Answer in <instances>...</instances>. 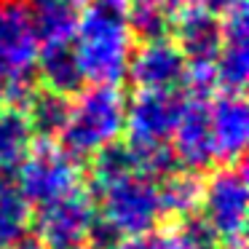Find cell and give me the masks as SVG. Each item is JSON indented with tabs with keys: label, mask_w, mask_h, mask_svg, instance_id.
I'll use <instances>...</instances> for the list:
<instances>
[{
	"label": "cell",
	"mask_w": 249,
	"mask_h": 249,
	"mask_svg": "<svg viewBox=\"0 0 249 249\" xmlns=\"http://www.w3.org/2000/svg\"><path fill=\"white\" fill-rule=\"evenodd\" d=\"M131 0H89L78 17L75 49L83 81L91 86H121L126 78L134 35L129 30Z\"/></svg>",
	"instance_id": "obj_1"
},
{
	"label": "cell",
	"mask_w": 249,
	"mask_h": 249,
	"mask_svg": "<svg viewBox=\"0 0 249 249\" xmlns=\"http://www.w3.org/2000/svg\"><path fill=\"white\" fill-rule=\"evenodd\" d=\"M126 124V97L121 86H91L75 94L62 129L65 150L72 158H91L121 140Z\"/></svg>",
	"instance_id": "obj_2"
},
{
	"label": "cell",
	"mask_w": 249,
	"mask_h": 249,
	"mask_svg": "<svg viewBox=\"0 0 249 249\" xmlns=\"http://www.w3.org/2000/svg\"><path fill=\"white\" fill-rule=\"evenodd\" d=\"M247 172L244 163H222L204 179V225L222 249H247Z\"/></svg>",
	"instance_id": "obj_3"
},
{
	"label": "cell",
	"mask_w": 249,
	"mask_h": 249,
	"mask_svg": "<svg viewBox=\"0 0 249 249\" xmlns=\"http://www.w3.org/2000/svg\"><path fill=\"white\" fill-rule=\"evenodd\" d=\"M81 166L78 161L56 145V140H35L24 161L19 163V193L30 206H43L81 188Z\"/></svg>",
	"instance_id": "obj_4"
},
{
	"label": "cell",
	"mask_w": 249,
	"mask_h": 249,
	"mask_svg": "<svg viewBox=\"0 0 249 249\" xmlns=\"http://www.w3.org/2000/svg\"><path fill=\"white\" fill-rule=\"evenodd\" d=\"M97 198L99 217L121 238L156 231V225L163 220L161 204H158V185L145 174H129L107 185L97 193Z\"/></svg>",
	"instance_id": "obj_5"
},
{
	"label": "cell",
	"mask_w": 249,
	"mask_h": 249,
	"mask_svg": "<svg viewBox=\"0 0 249 249\" xmlns=\"http://www.w3.org/2000/svg\"><path fill=\"white\" fill-rule=\"evenodd\" d=\"M38 54L33 8L24 0H0V89L33 81Z\"/></svg>",
	"instance_id": "obj_6"
},
{
	"label": "cell",
	"mask_w": 249,
	"mask_h": 249,
	"mask_svg": "<svg viewBox=\"0 0 249 249\" xmlns=\"http://www.w3.org/2000/svg\"><path fill=\"white\" fill-rule=\"evenodd\" d=\"M97 217V201L83 188L70 190L67 196L38 206L33 217L35 238L43 249H78L86 241V233Z\"/></svg>",
	"instance_id": "obj_7"
},
{
	"label": "cell",
	"mask_w": 249,
	"mask_h": 249,
	"mask_svg": "<svg viewBox=\"0 0 249 249\" xmlns=\"http://www.w3.org/2000/svg\"><path fill=\"white\" fill-rule=\"evenodd\" d=\"M185 97L174 91H137L126 105L124 131L129 134L131 147L166 145L179 121Z\"/></svg>",
	"instance_id": "obj_8"
},
{
	"label": "cell",
	"mask_w": 249,
	"mask_h": 249,
	"mask_svg": "<svg viewBox=\"0 0 249 249\" xmlns=\"http://www.w3.org/2000/svg\"><path fill=\"white\" fill-rule=\"evenodd\" d=\"M188 59L177 49L172 38H153L142 40L131 49L126 78L137 86V91H174L185 81Z\"/></svg>",
	"instance_id": "obj_9"
},
{
	"label": "cell",
	"mask_w": 249,
	"mask_h": 249,
	"mask_svg": "<svg viewBox=\"0 0 249 249\" xmlns=\"http://www.w3.org/2000/svg\"><path fill=\"white\" fill-rule=\"evenodd\" d=\"M169 30L188 62H214L222 46V19L214 11L188 0L169 17Z\"/></svg>",
	"instance_id": "obj_10"
},
{
	"label": "cell",
	"mask_w": 249,
	"mask_h": 249,
	"mask_svg": "<svg viewBox=\"0 0 249 249\" xmlns=\"http://www.w3.org/2000/svg\"><path fill=\"white\" fill-rule=\"evenodd\" d=\"M209 137L214 161L238 163L244 158L249 137V107L244 94L222 91L209 102Z\"/></svg>",
	"instance_id": "obj_11"
},
{
	"label": "cell",
	"mask_w": 249,
	"mask_h": 249,
	"mask_svg": "<svg viewBox=\"0 0 249 249\" xmlns=\"http://www.w3.org/2000/svg\"><path fill=\"white\" fill-rule=\"evenodd\" d=\"M174 161L190 172H204L212 166V137H209V99L185 97L179 121L172 131Z\"/></svg>",
	"instance_id": "obj_12"
},
{
	"label": "cell",
	"mask_w": 249,
	"mask_h": 249,
	"mask_svg": "<svg viewBox=\"0 0 249 249\" xmlns=\"http://www.w3.org/2000/svg\"><path fill=\"white\" fill-rule=\"evenodd\" d=\"M217 89L244 94L249 81V22L247 6L222 17V46L214 56Z\"/></svg>",
	"instance_id": "obj_13"
},
{
	"label": "cell",
	"mask_w": 249,
	"mask_h": 249,
	"mask_svg": "<svg viewBox=\"0 0 249 249\" xmlns=\"http://www.w3.org/2000/svg\"><path fill=\"white\" fill-rule=\"evenodd\" d=\"M158 204L161 217L179 222L193 217L201 209V196H204V179L198 172L190 169H174L166 177L158 179Z\"/></svg>",
	"instance_id": "obj_14"
},
{
	"label": "cell",
	"mask_w": 249,
	"mask_h": 249,
	"mask_svg": "<svg viewBox=\"0 0 249 249\" xmlns=\"http://www.w3.org/2000/svg\"><path fill=\"white\" fill-rule=\"evenodd\" d=\"M24 118H27L30 129H33L35 140H56L67 124V113H70V99L59 97V94L49 91L43 86H35L30 94L27 105L22 107Z\"/></svg>",
	"instance_id": "obj_15"
},
{
	"label": "cell",
	"mask_w": 249,
	"mask_h": 249,
	"mask_svg": "<svg viewBox=\"0 0 249 249\" xmlns=\"http://www.w3.org/2000/svg\"><path fill=\"white\" fill-rule=\"evenodd\" d=\"M38 78L40 86L59 97H72L83 89V75L72 56L70 46L65 49H40L38 54Z\"/></svg>",
	"instance_id": "obj_16"
},
{
	"label": "cell",
	"mask_w": 249,
	"mask_h": 249,
	"mask_svg": "<svg viewBox=\"0 0 249 249\" xmlns=\"http://www.w3.org/2000/svg\"><path fill=\"white\" fill-rule=\"evenodd\" d=\"M33 24L40 49H65L75 38L78 14L65 3H38L33 11Z\"/></svg>",
	"instance_id": "obj_17"
},
{
	"label": "cell",
	"mask_w": 249,
	"mask_h": 249,
	"mask_svg": "<svg viewBox=\"0 0 249 249\" xmlns=\"http://www.w3.org/2000/svg\"><path fill=\"white\" fill-rule=\"evenodd\" d=\"M35 134L22 110L6 107L0 115V172H14L30 153Z\"/></svg>",
	"instance_id": "obj_18"
},
{
	"label": "cell",
	"mask_w": 249,
	"mask_h": 249,
	"mask_svg": "<svg viewBox=\"0 0 249 249\" xmlns=\"http://www.w3.org/2000/svg\"><path fill=\"white\" fill-rule=\"evenodd\" d=\"M33 209L19 188L3 182L0 185V249H11L30 233Z\"/></svg>",
	"instance_id": "obj_19"
},
{
	"label": "cell",
	"mask_w": 249,
	"mask_h": 249,
	"mask_svg": "<svg viewBox=\"0 0 249 249\" xmlns=\"http://www.w3.org/2000/svg\"><path fill=\"white\" fill-rule=\"evenodd\" d=\"M89 172H91L94 190H102L107 185L118 182V179L129 177V174H140V166H137V156L129 145L113 142V145L102 147L99 153L91 156Z\"/></svg>",
	"instance_id": "obj_20"
},
{
	"label": "cell",
	"mask_w": 249,
	"mask_h": 249,
	"mask_svg": "<svg viewBox=\"0 0 249 249\" xmlns=\"http://www.w3.org/2000/svg\"><path fill=\"white\" fill-rule=\"evenodd\" d=\"M214 236L204 220H179L163 231V249H214Z\"/></svg>",
	"instance_id": "obj_21"
},
{
	"label": "cell",
	"mask_w": 249,
	"mask_h": 249,
	"mask_svg": "<svg viewBox=\"0 0 249 249\" xmlns=\"http://www.w3.org/2000/svg\"><path fill=\"white\" fill-rule=\"evenodd\" d=\"M129 30L131 35L142 40L163 38L169 33V14L153 6H142V3H131L129 8Z\"/></svg>",
	"instance_id": "obj_22"
},
{
	"label": "cell",
	"mask_w": 249,
	"mask_h": 249,
	"mask_svg": "<svg viewBox=\"0 0 249 249\" xmlns=\"http://www.w3.org/2000/svg\"><path fill=\"white\" fill-rule=\"evenodd\" d=\"M113 249H163V231H147L137 236H124Z\"/></svg>",
	"instance_id": "obj_23"
},
{
	"label": "cell",
	"mask_w": 249,
	"mask_h": 249,
	"mask_svg": "<svg viewBox=\"0 0 249 249\" xmlns=\"http://www.w3.org/2000/svg\"><path fill=\"white\" fill-rule=\"evenodd\" d=\"M131 3H142V6H153V8H161V11H166L169 17H172L174 11H177L182 3H188V0H131Z\"/></svg>",
	"instance_id": "obj_24"
},
{
	"label": "cell",
	"mask_w": 249,
	"mask_h": 249,
	"mask_svg": "<svg viewBox=\"0 0 249 249\" xmlns=\"http://www.w3.org/2000/svg\"><path fill=\"white\" fill-rule=\"evenodd\" d=\"M11 249H43V247H40V241H38L35 236H24L22 241H19V244H14Z\"/></svg>",
	"instance_id": "obj_25"
},
{
	"label": "cell",
	"mask_w": 249,
	"mask_h": 249,
	"mask_svg": "<svg viewBox=\"0 0 249 249\" xmlns=\"http://www.w3.org/2000/svg\"><path fill=\"white\" fill-rule=\"evenodd\" d=\"M38 3H65V6H86L89 0H38Z\"/></svg>",
	"instance_id": "obj_26"
},
{
	"label": "cell",
	"mask_w": 249,
	"mask_h": 249,
	"mask_svg": "<svg viewBox=\"0 0 249 249\" xmlns=\"http://www.w3.org/2000/svg\"><path fill=\"white\" fill-rule=\"evenodd\" d=\"M3 110H6V99H3V94H0V115H3Z\"/></svg>",
	"instance_id": "obj_27"
},
{
	"label": "cell",
	"mask_w": 249,
	"mask_h": 249,
	"mask_svg": "<svg viewBox=\"0 0 249 249\" xmlns=\"http://www.w3.org/2000/svg\"><path fill=\"white\" fill-rule=\"evenodd\" d=\"M3 182H6V177H3V172H0V185H3Z\"/></svg>",
	"instance_id": "obj_28"
}]
</instances>
